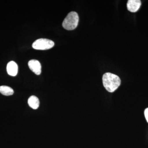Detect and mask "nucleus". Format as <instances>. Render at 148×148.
<instances>
[{"label": "nucleus", "mask_w": 148, "mask_h": 148, "mask_svg": "<svg viewBox=\"0 0 148 148\" xmlns=\"http://www.w3.org/2000/svg\"><path fill=\"white\" fill-rule=\"evenodd\" d=\"M103 82L104 87L110 92H114L118 88L121 84V79L119 77L111 73L104 74Z\"/></svg>", "instance_id": "1"}, {"label": "nucleus", "mask_w": 148, "mask_h": 148, "mask_svg": "<svg viewBox=\"0 0 148 148\" xmlns=\"http://www.w3.org/2000/svg\"><path fill=\"white\" fill-rule=\"evenodd\" d=\"M78 15L75 12H71L68 14L63 22V27L67 30H73L77 28L78 24Z\"/></svg>", "instance_id": "2"}, {"label": "nucleus", "mask_w": 148, "mask_h": 148, "mask_svg": "<svg viewBox=\"0 0 148 148\" xmlns=\"http://www.w3.org/2000/svg\"><path fill=\"white\" fill-rule=\"evenodd\" d=\"M54 45L53 41L47 39L41 38L35 41L32 47L37 50H47L53 47Z\"/></svg>", "instance_id": "3"}, {"label": "nucleus", "mask_w": 148, "mask_h": 148, "mask_svg": "<svg viewBox=\"0 0 148 148\" xmlns=\"http://www.w3.org/2000/svg\"><path fill=\"white\" fill-rule=\"evenodd\" d=\"M29 68L37 75H40L41 73V65L39 61L36 60H32L28 63Z\"/></svg>", "instance_id": "4"}, {"label": "nucleus", "mask_w": 148, "mask_h": 148, "mask_svg": "<svg viewBox=\"0 0 148 148\" xmlns=\"http://www.w3.org/2000/svg\"><path fill=\"white\" fill-rule=\"evenodd\" d=\"M141 5L140 0H129L127 3V9L131 12H135L139 10Z\"/></svg>", "instance_id": "5"}, {"label": "nucleus", "mask_w": 148, "mask_h": 148, "mask_svg": "<svg viewBox=\"0 0 148 148\" xmlns=\"http://www.w3.org/2000/svg\"><path fill=\"white\" fill-rule=\"evenodd\" d=\"M7 71L8 75L12 76H15L18 73V66L15 62L11 61L7 66Z\"/></svg>", "instance_id": "6"}, {"label": "nucleus", "mask_w": 148, "mask_h": 148, "mask_svg": "<svg viewBox=\"0 0 148 148\" xmlns=\"http://www.w3.org/2000/svg\"><path fill=\"white\" fill-rule=\"evenodd\" d=\"M28 103L29 106L34 110H36L39 107V100L34 95H32L29 98Z\"/></svg>", "instance_id": "7"}, {"label": "nucleus", "mask_w": 148, "mask_h": 148, "mask_svg": "<svg viewBox=\"0 0 148 148\" xmlns=\"http://www.w3.org/2000/svg\"><path fill=\"white\" fill-rule=\"evenodd\" d=\"M0 92L3 95L9 96L13 95L14 90L8 86H0Z\"/></svg>", "instance_id": "8"}, {"label": "nucleus", "mask_w": 148, "mask_h": 148, "mask_svg": "<svg viewBox=\"0 0 148 148\" xmlns=\"http://www.w3.org/2000/svg\"><path fill=\"white\" fill-rule=\"evenodd\" d=\"M145 116L146 119L147 120V121L148 123V108L145 110Z\"/></svg>", "instance_id": "9"}]
</instances>
